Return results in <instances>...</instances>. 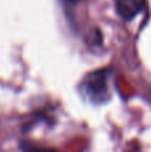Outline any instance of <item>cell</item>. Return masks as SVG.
I'll list each match as a JSON object with an SVG mask.
<instances>
[{
    "mask_svg": "<svg viewBox=\"0 0 151 152\" xmlns=\"http://www.w3.org/2000/svg\"><path fill=\"white\" fill-rule=\"evenodd\" d=\"M82 91L94 103H103L108 99V72L107 71H94L87 75L83 80Z\"/></svg>",
    "mask_w": 151,
    "mask_h": 152,
    "instance_id": "obj_1",
    "label": "cell"
},
{
    "mask_svg": "<svg viewBox=\"0 0 151 152\" xmlns=\"http://www.w3.org/2000/svg\"><path fill=\"white\" fill-rule=\"evenodd\" d=\"M117 13L126 21H130L146 8V0H114Z\"/></svg>",
    "mask_w": 151,
    "mask_h": 152,
    "instance_id": "obj_2",
    "label": "cell"
},
{
    "mask_svg": "<svg viewBox=\"0 0 151 152\" xmlns=\"http://www.w3.org/2000/svg\"><path fill=\"white\" fill-rule=\"evenodd\" d=\"M21 150L23 152H58L54 148H48V147H42V145L34 144L29 142H23L21 143Z\"/></svg>",
    "mask_w": 151,
    "mask_h": 152,
    "instance_id": "obj_3",
    "label": "cell"
}]
</instances>
